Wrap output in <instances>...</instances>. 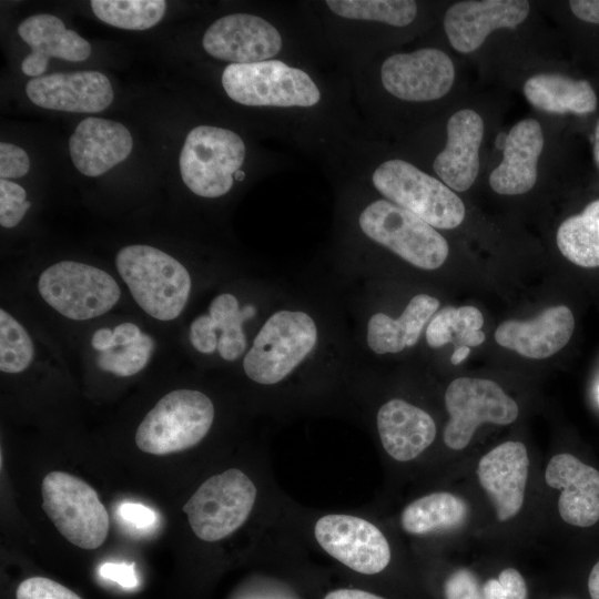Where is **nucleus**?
<instances>
[{"instance_id":"obj_1","label":"nucleus","mask_w":599,"mask_h":599,"mask_svg":"<svg viewBox=\"0 0 599 599\" xmlns=\"http://www.w3.org/2000/svg\"><path fill=\"white\" fill-rule=\"evenodd\" d=\"M115 265L136 304L150 316L172 321L184 309L191 276L182 263L151 245L119 251Z\"/></svg>"},{"instance_id":"obj_2","label":"nucleus","mask_w":599,"mask_h":599,"mask_svg":"<svg viewBox=\"0 0 599 599\" xmlns=\"http://www.w3.org/2000/svg\"><path fill=\"white\" fill-rule=\"evenodd\" d=\"M214 419L212 400L194 389L164 395L145 415L135 433L144 453L164 456L189 449L209 433Z\"/></svg>"},{"instance_id":"obj_3","label":"nucleus","mask_w":599,"mask_h":599,"mask_svg":"<svg viewBox=\"0 0 599 599\" xmlns=\"http://www.w3.org/2000/svg\"><path fill=\"white\" fill-rule=\"evenodd\" d=\"M377 191L437 229H455L465 219L460 197L444 182L403 160L382 163L373 173Z\"/></svg>"},{"instance_id":"obj_4","label":"nucleus","mask_w":599,"mask_h":599,"mask_svg":"<svg viewBox=\"0 0 599 599\" xmlns=\"http://www.w3.org/2000/svg\"><path fill=\"white\" fill-rule=\"evenodd\" d=\"M316 341V325L309 315L294 311L276 312L262 326L246 353L244 372L258 384H276L302 363Z\"/></svg>"},{"instance_id":"obj_5","label":"nucleus","mask_w":599,"mask_h":599,"mask_svg":"<svg viewBox=\"0 0 599 599\" xmlns=\"http://www.w3.org/2000/svg\"><path fill=\"white\" fill-rule=\"evenodd\" d=\"M42 509L58 531L82 549H95L106 539L110 519L97 491L83 479L51 471L42 480Z\"/></svg>"},{"instance_id":"obj_6","label":"nucleus","mask_w":599,"mask_h":599,"mask_svg":"<svg viewBox=\"0 0 599 599\" xmlns=\"http://www.w3.org/2000/svg\"><path fill=\"white\" fill-rule=\"evenodd\" d=\"M245 159V145L235 132L210 125L192 129L180 154L183 182L194 194L219 197L226 194Z\"/></svg>"},{"instance_id":"obj_7","label":"nucleus","mask_w":599,"mask_h":599,"mask_svg":"<svg viewBox=\"0 0 599 599\" xmlns=\"http://www.w3.org/2000/svg\"><path fill=\"white\" fill-rule=\"evenodd\" d=\"M222 85L235 102L250 106H312L321 93L311 77L280 60L229 64Z\"/></svg>"},{"instance_id":"obj_8","label":"nucleus","mask_w":599,"mask_h":599,"mask_svg":"<svg viewBox=\"0 0 599 599\" xmlns=\"http://www.w3.org/2000/svg\"><path fill=\"white\" fill-rule=\"evenodd\" d=\"M359 226L369 238L423 270L440 267L449 253L435 227L387 200L370 203L359 216Z\"/></svg>"},{"instance_id":"obj_9","label":"nucleus","mask_w":599,"mask_h":599,"mask_svg":"<svg viewBox=\"0 0 599 599\" xmlns=\"http://www.w3.org/2000/svg\"><path fill=\"white\" fill-rule=\"evenodd\" d=\"M38 290L47 304L74 321L108 313L121 295L109 273L74 261L58 262L45 268L39 276Z\"/></svg>"},{"instance_id":"obj_10","label":"nucleus","mask_w":599,"mask_h":599,"mask_svg":"<svg viewBox=\"0 0 599 599\" xmlns=\"http://www.w3.org/2000/svg\"><path fill=\"white\" fill-rule=\"evenodd\" d=\"M256 487L240 469L231 468L206 479L183 506L197 538L221 540L237 530L250 516Z\"/></svg>"},{"instance_id":"obj_11","label":"nucleus","mask_w":599,"mask_h":599,"mask_svg":"<svg viewBox=\"0 0 599 599\" xmlns=\"http://www.w3.org/2000/svg\"><path fill=\"white\" fill-rule=\"evenodd\" d=\"M449 420L444 441L451 449H464L483 423L509 425L519 414L517 403L493 380L473 377L454 379L445 393Z\"/></svg>"},{"instance_id":"obj_12","label":"nucleus","mask_w":599,"mask_h":599,"mask_svg":"<svg viewBox=\"0 0 599 599\" xmlns=\"http://www.w3.org/2000/svg\"><path fill=\"white\" fill-rule=\"evenodd\" d=\"M314 534L329 556L356 572L375 575L390 561L386 537L363 518L344 514L326 515L316 521Z\"/></svg>"},{"instance_id":"obj_13","label":"nucleus","mask_w":599,"mask_h":599,"mask_svg":"<svg viewBox=\"0 0 599 599\" xmlns=\"http://www.w3.org/2000/svg\"><path fill=\"white\" fill-rule=\"evenodd\" d=\"M380 79L384 88L398 99L432 101L451 89L455 68L441 50L424 48L388 57L382 65Z\"/></svg>"},{"instance_id":"obj_14","label":"nucleus","mask_w":599,"mask_h":599,"mask_svg":"<svg viewBox=\"0 0 599 599\" xmlns=\"http://www.w3.org/2000/svg\"><path fill=\"white\" fill-rule=\"evenodd\" d=\"M202 45L216 59L247 64L275 57L282 48V38L277 29L261 17L233 13L209 27Z\"/></svg>"},{"instance_id":"obj_15","label":"nucleus","mask_w":599,"mask_h":599,"mask_svg":"<svg viewBox=\"0 0 599 599\" xmlns=\"http://www.w3.org/2000/svg\"><path fill=\"white\" fill-rule=\"evenodd\" d=\"M529 10V2L524 0L460 1L446 11L444 29L455 50L469 53L477 50L491 31L522 23Z\"/></svg>"},{"instance_id":"obj_16","label":"nucleus","mask_w":599,"mask_h":599,"mask_svg":"<svg viewBox=\"0 0 599 599\" xmlns=\"http://www.w3.org/2000/svg\"><path fill=\"white\" fill-rule=\"evenodd\" d=\"M26 93L38 106L78 113L101 112L113 101L109 79L98 71L60 72L32 78L26 85Z\"/></svg>"},{"instance_id":"obj_17","label":"nucleus","mask_w":599,"mask_h":599,"mask_svg":"<svg viewBox=\"0 0 599 599\" xmlns=\"http://www.w3.org/2000/svg\"><path fill=\"white\" fill-rule=\"evenodd\" d=\"M528 470V453L520 441L502 443L480 458L478 480L493 501L500 521L512 518L520 510Z\"/></svg>"},{"instance_id":"obj_18","label":"nucleus","mask_w":599,"mask_h":599,"mask_svg":"<svg viewBox=\"0 0 599 599\" xmlns=\"http://www.w3.org/2000/svg\"><path fill=\"white\" fill-rule=\"evenodd\" d=\"M547 485L560 489L558 510L569 525L590 527L599 520V471L570 454L551 457L546 471Z\"/></svg>"},{"instance_id":"obj_19","label":"nucleus","mask_w":599,"mask_h":599,"mask_svg":"<svg viewBox=\"0 0 599 599\" xmlns=\"http://www.w3.org/2000/svg\"><path fill=\"white\" fill-rule=\"evenodd\" d=\"M575 317L565 305L551 306L529 321L507 319L495 332L498 345L534 359L552 356L567 345Z\"/></svg>"},{"instance_id":"obj_20","label":"nucleus","mask_w":599,"mask_h":599,"mask_svg":"<svg viewBox=\"0 0 599 599\" xmlns=\"http://www.w3.org/2000/svg\"><path fill=\"white\" fill-rule=\"evenodd\" d=\"M484 130V121L474 110L464 109L449 118L447 143L433 164L449 189L465 192L474 184L479 171Z\"/></svg>"},{"instance_id":"obj_21","label":"nucleus","mask_w":599,"mask_h":599,"mask_svg":"<svg viewBox=\"0 0 599 599\" xmlns=\"http://www.w3.org/2000/svg\"><path fill=\"white\" fill-rule=\"evenodd\" d=\"M133 140L120 122L87 118L69 139L74 166L87 176H99L124 161L132 151Z\"/></svg>"},{"instance_id":"obj_22","label":"nucleus","mask_w":599,"mask_h":599,"mask_svg":"<svg viewBox=\"0 0 599 599\" xmlns=\"http://www.w3.org/2000/svg\"><path fill=\"white\" fill-rule=\"evenodd\" d=\"M21 39L31 48L21 63L26 75L41 77L51 57L80 62L91 54L90 43L75 31L65 28L63 21L49 13H39L24 19L18 27Z\"/></svg>"},{"instance_id":"obj_23","label":"nucleus","mask_w":599,"mask_h":599,"mask_svg":"<svg viewBox=\"0 0 599 599\" xmlns=\"http://www.w3.org/2000/svg\"><path fill=\"white\" fill-rule=\"evenodd\" d=\"M542 148L544 135L537 120L516 123L506 136L501 163L489 175L490 187L501 195L530 191L537 181Z\"/></svg>"},{"instance_id":"obj_24","label":"nucleus","mask_w":599,"mask_h":599,"mask_svg":"<svg viewBox=\"0 0 599 599\" xmlns=\"http://www.w3.org/2000/svg\"><path fill=\"white\" fill-rule=\"evenodd\" d=\"M377 429L384 449L398 461L416 458L436 437L432 416L398 398L388 400L379 408Z\"/></svg>"},{"instance_id":"obj_25","label":"nucleus","mask_w":599,"mask_h":599,"mask_svg":"<svg viewBox=\"0 0 599 599\" xmlns=\"http://www.w3.org/2000/svg\"><path fill=\"white\" fill-rule=\"evenodd\" d=\"M439 301L427 294L414 296L402 315L394 319L384 313L374 314L367 325V344L376 354L398 353L414 346Z\"/></svg>"},{"instance_id":"obj_26","label":"nucleus","mask_w":599,"mask_h":599,"mask_svg":"<svg viewBox=\"0 0 599 599\" xmlns=\"http://www.w3.org/2000/svg\"><path fill=\"white\" fill-rule=\"evenodd\" d=\"M524 94L535 108L549 113L586 114L596 110L597 97L588 81L541 73L524 84Z\"/></svg>"},{"instance_id":"obj_27","label":"nucleus","mask_w":599,"mask_h":599,"mask_svg":"<svg viewBox=\"0 0 599 599\" xmlns=\"http://www.w3.org/2000/svg\"><path fill=\"white\" fill-rule=\"evenodd\" d=\"M468 516V506L460 497L433 493L407 505L400 516L403 529L412 535H428L459 527Z\"/></svg>"},{"instance_id":"obj_28","label":"nucleus","mask_w":599,"mask_h":599,"mask_svg":"<svg viewBox=\"0 0 599 599\" xmlns=\"http://www.w3.org/2000/svg\"><path fill=\"white\" fill-rule=\"evenodd\" d=\"M557 245L571 263L581 267L599 266V200L560 224Z\"/></svg>"},{"instance_id":"obj_29","label":"nucleus","mask_w":599,"mask_h":599,"mask_svg":"<svg viewBox=\"0 0 599 599\" xmlns=\"http://www.w3.org/2000/svg\"><path fill=\"white\" fill-rule=\"evenodd\" d=\"M484 316L475 306H447L435 313L426 328L427 344L438 348L457 338V346H478L486 335Z\"/></svg>"},{"instance_id":"obj_30","label":"nucleus","mask_w":599,"mask_h":599,"mask_svg":"<svg viewBox=\"0 0 599 599\" xmlns=\"http://www.w3.org/2000/svg\"><path fill=\"white\" fill-rule=\"evenodd\" d=\"M210 316L221 332L217 352L225 361L237 359L245 351L246 338L242 327L245 319L254 316L255 308H240L237 298L229 293L216 296L210 305Z\"/></svg>"},{"instance_id":"obj_31","label":"nucleus","mask_w":599,"mask_h":599,"mask_svg":"<svg viewBox=\"0 0 599 599\" xmlns=\"http://www.w3.org/2000/svg\"><path fill=\"white\" fill-rule=\"evenodd\" d=\"M93 13L102 22L125 30H146L158 24L166 9L163 0H92Z\"/></svg>"},{"instance_id":"obj_32","label":"nucleus","mask_w":599,"mask_h":599,"mask_svg":"<svg viewBox=\"0 0 599 599\" xmlns=\"http://www.w3.org/2000/svg\"><path fill=\"white\" fill-rule=\"evenodd\" d=\"M335 14L356 20L384 22L395 27L409 24L417 14L412 0H327Z\"/></svg>"},{"instance_id":"obj_33","label":"nucleus","mask_w":599,"mask_h":599,"mask_svg":"<svg viewBox=\"0 0 599 599\" xmlns=\"http://www.w3.org/2000/svg\"><path fill=\"white\" fill-rule=\"evenodd\" d=\"M33 343L26 328L7 311L0 309V369L23 372L32 362Z\"/></svg>"},{"instance_id":"obj_34","label":"nucleus","mask_w":599,"mask_h":599,"mask_svg":"<svg viewBox=\"0 0 599 599\" xmlns=\"http://www.w3.org/2000/svg\"><path fill=\"white\" fill-rule=\"evenodd\" d=\"M153 349V338L142 333L136 342L123 346L121 349L112 348L100 352L97 364L102 370L116 376H132L146 366Z\"/></svg>"},{"instance_id":"obj_35","label":"nucleus","mask_w":599,"mask_h":599,"mask_svg":"<svg viewBox=\"0 0 599 599\" xmlns=\"http://www.w3.org/2000/svg\"><path fill=\"white\" fill-rule=\"evenodd\" d=\"M26 190L9 180H0V224L11 229L20 223L31 203L26 200Z\"/></svg>"},{"instance_id":"obj_36","label":"nucleus","mask_w":599,"mask_h":599,"mask_svg":"<svg viewBox=\"0 0 599 599\" xmlns=\"http://www.w3.org/2000/svg\"><path fill=\"white\" fill-rule=\"evenodd\" d=\"M17 599H82L63 585L44 577L23 580L16 592Z\"/></svg>"},{"instance_id":"obj_37","label":"nucleus","mask_w":599,"mask_h":599,"mask_svg":"<svg viewBox=\"0 0 599 599\" xmlns=\"http://www.w3.org/2000/svg\"><path fill=\"white\" fill-rule=\"evenodd\" d=\"M444 589L446 599H484L476 576L465 568L454 571Z\"/></svg>"},{"instance_id":"obj_38","label":"nucleus","mask_w":599,"mask_h":599,"mask_svg":"<svg viewBox=\"0 0 599 599\" xmlns=\"http://www.w3.org/2000/svg\"><path fill=\"white\" fill-rule=\"evenodd\" d=\"M30 167L27 152L14 144L0 143V176L1 179H19L24 176Z\"/></svg>"},{"instance_id":"obj_39","label":"nucleus","mask_w":599,"mask_h":599,"mask_svg":"<svg viewBox=\"0 0 599 599\" xmlns=\"http://www.w3.org/2000/svg\"><path fill=\"white\" fill-rule=\"evenodd\" d=\"M484 599H526L527 586L524 579L517 576H505L489 579L483 587Z\"/></svg>"},{"instance_id":"obj_40","label":"nucleus","mask_w":599,"mask_h":599,"mask_svg":"<svg viewBox=\"0 0 599 599\" xmlns=\"http://www.w3.org/2000/svg\"><path fill=\"white\" fill-rule=\"evenodd\" d=\"M216 332V326L211 316L201 315L190 326L191 344L203 354H212L217 349L219 337Z\"/></svg>"},{"instance_id":"obj_41","label":"nucleus","mask_w":599,"mask_h":599,"mask_svg":"<svg viewBox=\"0 0 599 599\" xmlns=\"http://www.w3.org/2000/svg\"><path fill=\"white\" fill-rule=\"evenodd\" d=\"M119 515L125 522L135 528H148L156 519V515L151 508L133 502L122 504L119 508Z\"/></svg>"},{"instance_id":"obj_42","label":"nucleus","mask_w":599,"mask_h":599,"mask_svg":"<svg viewBox=\"0 0 599 599\" xmlns=\"http://www.w3.org/2000/svg\"><path fill=\"white\" fill-rule=\"evenodd\" d=\"M100 573L104 579L114 581L128 589L138 585V577L133 566L126 564L105 562L101 566Z\"/></svg>"},{"instance_id":"obj_43","label":"nucleus","mask_w":599,"mask_h":599,"mask_svg":"<svg viewBox=\"0 0 599 599\" xmlns=\"http://www.w3.org/2000/svg\"><path fill=\"white\" fill-rule=\"evenodd\" d=\"M569 7L580 20L599 24V0H571Z\"/></svg>"},{"instance_id":"obj_44","label":"nucleus","mask_w":599,"mask_h":599,"mask_svg":"<svg viewBox=\"0 0 599 599\" xmlns=\"http://www.w3.org/2000/svg\"><path fill=\"white\" fill-rule=\"evenodd\" d=\"M113 335L115 348L118 346L123 347L136 342L141 337L142 332L135 324L128 322L115 326L113 329Z\"/></svg>"},{"instance_id":"obj_45","label":"nucleus","mask_w":599,"mask_h":599,"mask_svg":"<svg viewBox=\"0 0 599 599\" xmlns=\"http://www.w3.org/2000/svg\"><path fill=\"white\" fill-rule=\"evenodd\" d=\"M91 345L95 351L105 352L114 348V335L113 331L103 327L94 332Z\"/></svg>"},{"instance_id":"obj_46","label":"nucleus","mask_w":599,"mask_h":599,"mask_svg":"<svg viewBox=\"0 0 599 599\" xmlns=\"http://www.w3.org/2000/svg\"><path fill=\"white\" fill-rule=\"evenodd\" d=\"M324 599H385L359 589H337L328 592Z\"/></svg>"},{"instance_id":"obj_47","label":"nucleus","mask_w":599,"mask_h":599,"mask_svg":"<svg viewBox=\"0 0 599 599\" xmlns=\"http://www.w3.org/2000/svg\"><path fill=\"white\" fill-rule=\"evenodd\" d=\"M588 589L591 599H599V561L591 569L588 579Z\"/></svg>"},{"instance_id":"obj_48","label":"nucleus","mask_w":599,"mask_h":599,"mask_svg":"<svg viewBox=\"0 0 599 599\" xmlns=\"http://www.w3.org/2000/svg\"><path fill=\"white\" fill-rule=\"evenodd\" d=\"M470 354V347L468 346H456L451 357L450 362L454 365L460 364L468 355Z\"/></svg>"},{"instance_id":"obj_49","label":"nucleus","mask_w":599,"mask_h":599,"mask_svg":"<svg viewBox=\"0 0 599 599\" xmlns=\"http://www.w3.org/2000/svg\"><path fill=\"white\" fill-rule=\"evenodd\" d=\"M593 160L599 167V121L595 129V139H593Z\"/></svg>"},{"instance_id":"obj_50","label":"nucleus","mask_w":599,"mask_h":599,"mask_svg":"<svg viewBox=\"0 0 599 599\" xmlns=\"http://www.w3.org/2000/svg\"><path fill=\"white\" fill-rule=\"evenodd\" d=\"M234 177L236 181H242L245 177V173L242 170L235 172Z\"/></svg>"},{"instance_id":"obj_51","label":"nucleus","mask_w":599,"mask_h":599,"mask_svg":"<svg viewBox=\"0 0 599 599\" xmlns=\"http://www.w3.org/2000/svg\"><path fill=\"white\" fill-rule=\"evenodd\" d=\"M598 398H599V388H598Z\"/></svg>"}]
</instances>
